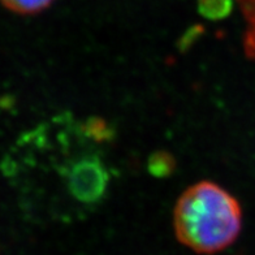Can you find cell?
<instances>
[{
	"label": "cell",
	"instance_id": "6da1fadb",
	"mask_svg": "<svg viewBox=\"0 0 255 255\" xmlns=\"http://www.w3.org/2000/svg\"><path fill=\"white\" fill-rule=\"evenodd\" d=\"M241 228L240 202L215 182H195L176 202V237L198 254H214L227 249L237 240Z\"/></svg>",
	"mask_w": 255,
	"mask_h": 255
},
{
	"label": "cell",
	"instance_id": "7a4b0ae2",
	"mask_svg": "<svg viewBox=\"0 0 255 255\" xmlns=\"http://www.w3.org/2000/svg\"><path fill=\"white\" fill-rule=\"evenodd\" d=\"M110 176L101 159H82L72 165L68 186L76 201L94 203L103 198Z\"/></svg>",
	"mask_w": 255,
	"mask_h": 255
},
{
	"label": "cell",
	"instance_id": "3957f363",
	"mask_svg": "<svg viewBox=\"0 0 255 255\" xmlns=\"http://www.w3.org/2000/svg\"><path fill=\"white\" fill-rule=\"evenodd\" d=\"M244 21V51L248 59L255 61V0H237Z\"/></svg>",
	"mask_w": 255,
	"mask_h": 255
},
{
	"label": "cell",
	"instance_id": "277c9868",
	"mask_svg": "<svg viewBox=\"0 0 255 255\" xmlns=\"http://www.w3.org/2000/svg\"><path fill=\"white\" fill-rule=\"evenodd\" d=\"M55 0H0L7 9L18 14H37L47 9Z\"/></svg>",
	"mask_w": 255,
	"mask_h": 255
},
{
	"label": "cell",
	"instance_id": "5b68a950",
	"mask_svg": "<svg viewBox=\"0 0 255 255\" xmlns=\"http://www.w3.org/2000/svg\"><path fill=\"white\" fill-rule=\"evenodd\" d=\"M233 0H198V9L202 16L210 20H220L231 13Z\"/></svg>",
	"mask_w": 255,
	"mask_h": 255
}]
</instances>
